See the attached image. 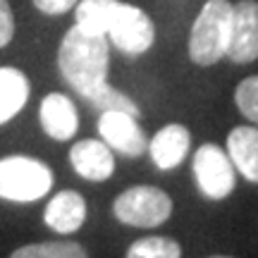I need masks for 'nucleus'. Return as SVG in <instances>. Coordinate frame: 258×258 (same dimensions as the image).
Segmentation results:
<instances>
[{"label": "nucleus", "mask_w": 258, "mask_h": 258, "mask_svg": "<svg viewBox=\"0 0 258 258\" xmlns=\"http://www.w3.org/2000/svg\"><path fill=\"white\" fill-rule=\"evenodd\" d=\"M194 177L201 194L211 201L227 199L237 184V170L230 156L215 144H203L194 153Z\"/></svg>", "instance_id": "obj_5"}, {"label": "nucleus", "mask_w": 258, "mask_h": 258, "mask_svg": "<svg viewBox=\"0 0 258 258\" xmlns=\"http://www.w3.org/2000/svg\"><path fill=\"white\" fill-rule=\"evenodd\" d=\"M108 38L112 46L122 50L124 55H144L148 48L156 41V27L153 19L137 5H124L120 3L117 15L112 19L110 29H108Z\"/></svg>", "instance_id": "obj_6"}, {"label": "nucleus", "mask_w": 258, "mask_h": 258, "mask_svg": "<svg viewBox=\"0 0 258 258\" xmlns=\"http://www.w3.org/2000/svg\"><path fill=\"white\" fill-rule=\"evenodd\" d=\"M129 258H179L182 246L170 237H144L127 249Z\"/></svg>", "instance_id": "obj_18"}, {"label": "nucleus", "mask_w": 258, "mask_h": 258, "mask_svg": "<svg viewBox=\"0 0 258 258\" xmlns=\"http://www.w3.org/2000/svg\"><path fill=\"white\" fill-rule=\"evenodd\" d=\"M86 101L91 103L93 108L98 112H105V110H117V112H129V115H134V117H139L141 112H139V105L129 96H124L122 91H117V89H112L108 82H103L96 91L86 98Z\"/></svg>", "instance_id": "obj_17"}, {"label": "nucleus", "mask_w": 258, "mask_h": 258, "mask_svg": "<svg viewBox=\"0 0 258 258\" xmlns=\"http://www.w3.org/2000/svg\"><path fill=\"white\" fill-rule=\"evenodd\" d=\"M234 103L246 120L258 124V74L239 82L237 91H234Z\"/></svg>", "instance_id": "obj_19"}, {"label": "nucleus", "mask_w": 258, "mask_h": 258, "mask_svg": "<svg viewBox=\"0 0 258 258\" xmlns=\"http://www.w3.org/2000/svg\"><path fill=\"white\" fill-rule=\"evenodd\" d=\"M232 27L230 0H206L189 34V57L201 67L220 62L227 53Z\"/></svg>", "instance_id": "obj_2"}, {"label": "nucleus", "mask_w": 258, "mask_h": 258, "mask_svg": "<svg viewBox=\"0 0 258 258\" xmlns=\"http://www.w3.org/2000/svg\"><path fill=\"white\" fill-rule=\"evenodd\" d=\"M227 156L234 170L253 184H258V129L234 127L227 134Z\"/></svg>", "instance_id": "obj_13"}, {"label": "nucleus", "mask_w": 258, "mask_h": 258, "mask_svg": "<svg viewBox=\"0 0 258 258\" xmlns=\"http://www.w3.org/2000/svg\"><path fill=\"white\" fill-rule=\"evenodd\" d=\"M234 64H249L258 60V3L239 0L232 5V27L227 53Z\"/></svg>", "instance_id": "obj_7"}, {"label": "nucleus", "mask_w": 258, "mask_h": 258, "mask_svg": "<svg viewBox=\"0 0 258 258\" xmlns=\"http://www.w3.org/2000/svg\"><path fill=\"white\" fill-rule=\"evenodd\" d=\"M53 186V172L46 163L29 156L0 158V199L31 203L43 199Z\"/></svg>", "instance_id": "obj_3"}, {"label": "nucleus", "mask_w": 258, "mask_h": 258, "mask_svg": "<svg viewBox=\"0 0 258 258\" xmlns=\"http://www.w3.org/2000/svg\"><path fill=\"white\" fill-rule=\"evenodd\" d=\"M117 8H120V0H79L74 5V17L82 29L108 36V29L117 15Z\"/></svg>", "instance_id": "obj_15"}, {"label": "nucleus", "mask_w": 258, "mask_h": 258, "mask_svg": "<svg viewBox=\"0 0 258 258\" xmlns=\"http://www.w3.org/2000/svg\"><path fill=\"white\" fill-rule=\"evenodd\" d=\"M29 101V79L22 70L0 67V124L12 120Z\"/></svg>", "instance_id": "obj_14"}, {"label": "nucleus", "mask_w": 258, "mask_h": 258, "mask_svg": "<svg viewBox=\"0 0 258 258\" xmlns=\"http://www.w3.org/2000/svg\"><path fill=\"white\" fill-rule=\"evenodd\" d=\"M15 36V17L8 0H0V48H5Z\"/></svg>", "instance_id": "obj_20"}, {"label": "nucleus", "mask_w": 258, "mask_h": 258, "mask_svg": "<svg viewBox=\"0 0 258 258\" xmlns=\"http://www.w3.org/2000/svg\"><path fill=\"white\" fill-rule=\"evenodd\" d=\"M108 64H110L108 36L91 34L79 24H74L64 34L57 50V70L82 98H89L105 82Z\"/></svg>", "instance_id": "obj_1"}, {"label": "nucleus", "mask_w": 258, "mask_h": 258, "mask_svg": "<svg viewBox=\"0 0 258 258\" xmlns=\"http://www.w3.org/2000/svg\"><path fill=\"white\" fill-rule=\"evenodd\" d=\"M98 134L110 146L127 158H139L148 151V141L144 137V129L139 127L134 115L117 110H105L98 117Z\"/></svg>", "instance_id": "obj_8"}, {"label": "nucleus", "mask_w": 258, "mask_h": 258, "mask_svg": "<svg viewBox=\"0 0 258 258\" xmlns=\"http://www.w3.org/2000/svg\"><path fill=\"white\" fill-rule=\"evenodd\" d=\"M12 258H86V249L77 241H41L15 249Z\"/></svg>", "instance_id": "obj_16"}, {"label": "nucleus", "mask_w": 258, "mask_h": 258, "mask_svg": "<svg viewBox=\"0 0 258 258\" xmlns=\"http://www.w3.org/2000/svg\"><path fill=\"white\" fill-rule=\"evenodd\" d=\"M189 146H191L189 129L182 124H167L151 139L148 153H151L153 165L167 172V170H175L177 165H182V160L189 153Z\"/></svg>", "instance_id": "obj_11"}, {"label": "nucleus", "mask_w": 258, "mask_h": 258, "mask_svg": "<svg viewBox=\"0 0 258 258\" xmlns=\"http://www.w3.org/2000/svg\"><path fill=\"white\" fill-rule=\"evenodd\" d=\"M79 0H34V8L43 15H64L77 5Z\"/></svg>", "instance_id": "obj_21"}, {"label": "nucleus", "mask_w": 258, "mask_h": 258, "mask_svg": "<svg viewBox=\"0 0 258 258\" xmlns=\"http://www.w3.org/2000/svg\"><path fill=\"white\" fill-rule=\"evenodd\" d=\"M70 163L77 170V175L91 182H105L115 172V158L110 153V146L96 139L77 141L70 151Z\"/></svg>", "instance_id": "obj_9"}, {"label": "nucleus", "mask_w": 258, "mask_h": 258, "mask_svg": "<svg viewBox=\"0 0 258 258\" xmlns=\"http://www.w3.org/2000/svg\"><path fill=\"white\" fill-rule=\"evenodd\" d=\"M38 120L41 127L50 139L55 141H67L77 134L79 129V115H77V105L72 103L70 96L64 93H48L41 101L38 108Z\"/></svg>", "instance_id": "obj_10"}, {"label": "nucleus", "mask_w": 258, "mask_h": 258, "mask_svg": "<svg viewBox=\"0 0 258 258\" xmlns=\"http://www.w3.org/2000/svg\"><path fill=\"white\" fill-rule=\"evenodd\" d=\"M112 213L129 227H160L172 215V199L158 186H129L115 199Z\"/></svg>", "instance_id": "obj_4"}, {"label": "nucleus", "mask_w": 258, "mask_h": 258, "mask_svg": "<svg viewBox=\"0 0 258 258\" xmlns=\"http://www.w3.org/2000/svg\"><path fill=\"white\" fill-rule=\"evenodd\" d=\"M43 220L50 230L60 232V234H72L84 225L86 220V201L79 191L64 189L55 194L50 203L46 206V215Z\"/></svg>", "instance_id": "obj_12"}]
</instances>
